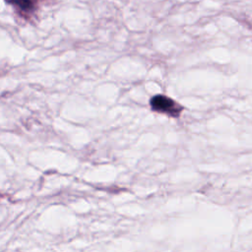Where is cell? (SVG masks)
<instances>
[{"instance_id": "obj_1", "label": "cell", "mask_w": 252, "mask_h": 252, "mask_svg": "<svg viewBox=\"0 0 252 252\" xmlns=\"http://www.w3.org/2000/svg\"><path fill=\"white\" fill-rule=\"evenodd\" d=\"M150 105L154 111L166 114L167 116L174 118L179 117L183 110L182 105H180L174 99L163 94H157L153 96L150 100Z\"/></svg>"}, {"instance_id": "obj_2", "label": "cell", "mask_w": 252, "mask_h": 252, "mask_svg": "<svg viewBox=\"0 0 252 252\" xmlns=\"http://www.w3.org/2000/svg\"><path fill=\"white\" fill-rule=\"evenodd\" d=\"M14 2L15 4L19 5L23 9H31L34 3L35 0H10Z\"/></svg>"}]
</instances>
